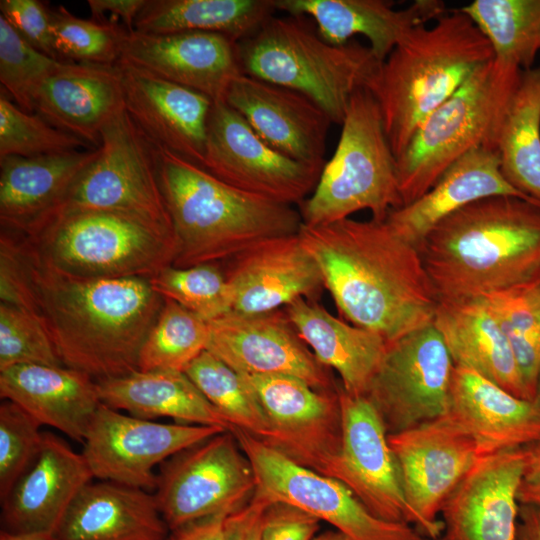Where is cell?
<instances>
[{"instance_id":"34","label":"cell","mask_w":540,"mask_h":540,"mask_svg":"<svg viewBox=\"0 0 540 540\" xmlns=\"http://www.w3.org/2000/svg\"><path fill=\"white\" fill-rule=\"evenodd\" d=\"M284 310L317 360L339 374L344 391L365 396L385 355L388 345L385 338L349 325L305 298L294 300Z\"/></svg>"},{"instance_id":"58","label":"cell","mask_w":540,"mask_h":540,"mask_svg":"<svg viewBox=\"0 0 540 540\" xmlns=\"http://www.w3.org/2000/svg\"><path fill=\"white\" fill-rule=\"evenodd\" d=\"M536 286L540 289V282Z\"/></svg>"},{"instance_id":"17","label":"cell","mask_w":540,"mask_h":540,"mask_svg":"<svg viewBox=\"0 0 540 540\" xmlns=\"http://www.w3.org/2000/svg\"><path fill=\"white\" fill-rule=\"evenodd\" d=\"M224 431L209 425L157 423L101 403L82 443V455L94 478L151 492L157 483L156 465Z\"/></svg>"},{"instance_id":"52","label":"cell","mask_w":540,"mask_h":540,"mask_svg":"<svg viewBox=\"0 0 540 540\" xmlns=\"http://www.w3.org/2000/svg\"><path fill=\"white\" fill-rule=\"evenodd\" d=\"M226 516L219 514L187 523L170 530L165 540H225Z\"/></svg>"},{"instance_id":"33","label":"cell","mask_w":540,"mask_h":540,"mask_svg":"<svg viewBox=\"0 0 540 540\" xmlns=\"http://www.w3.org/2000/svg\"><path fill=\"white\" fill-rule=\"evenodd\" d=\"M98 148L0 159L1 230L28 233L60 201Z\"/></svg>"},{"instance_id":"36","label":"cell","mask_w":540,"mask_h":540,"mask_svg":"<svg viewBox=\"0 0 540 540\" xmlns=\"http://www.w3.org/2000/svg\"><path fill=\"white\" fill-rule=\"evenodd\" d=\"M275 10V0H146L134 31L210 32L239 42L254 34Z\"/></svg>"},{"instance_id":"15","label":"cell","mask_w":540,"mask_h":540,"mask_svg":"<svg viewBox=\"0 0 540 540\" xmlns=\"http://www.w3.org/2000/svg\"><path fill=\"white\" fill-rule=\"evenodd\" d=\"M200 167L238 190L291 206L311 195L322 171L270 147L225 101L212 104Z\"/></svg>"},{"instance_id":"4","label":"cell","mask_w":540,"mask_h":540,"mask_svg":"<svg viewBox=\"0 0 540 540\" xmlns=\"http://www.w3.org/2000/svg\"><path fill=\"white\" fill-rule=\"evenodd\" d=\"M153 146L175 236L172 266L216 264L262 241L299 232L303 222L293 206L238 190L174 152Z\"/></svg>"},{"instance_id":"45","label":"cell","mask_w":540,"mask_h":540,"mask_svg":"<svg viewBox=\"0 0 540 540\" xmlns=\"http://www.w3.org/2000/svg\"><path fill=\"white\" fill-rule=\"evenodd\" d=\"M59 63L29 44L0 15V82L19 108L35 113L36 94Z\"/></svg>"},{"instance_id":"22","label":"cell","mask_w":540,"mask_h":540,"mask_svg":"<svg viewBox=\"0 0 540 540\" xmlns=\"http://www.w3.org/2000/svg\"><path fill=\"white\" fill-rule=\"evenodd\" d=\"M230 261L224 273L234 313L270 312L298 298L316 302L324 289L320 268L298 233L262 241Z\"/></svg>"},{"instance_id":"1","label":"cell","mask_w":540,"mask_h":540,"mask_svg":"<svg viewBox=\"0 0 540 540\" xmlns=\"http://www.w3.org/2000/svg\"><path fill=\"white\" fill-rule=\"evenodd\" d=\"M0 299L33 314L63 366L96 382L138 371L140 349L164 303L149 278L68 275L2 230Z\"/></svg>"},{"instance_id":"47","label":"cell","mask_w":540,"mask_h":540,"mask_svg":"<svg viewBox=\"0 0 540 540\" xmlns=\"http://www.w3.org/2000/svg\"><path fill=\"white\" fill-rule=\"evenodd\" d=\"M41 425L17 404L4 400L0 405V500L38 454L43 433Z\"/></svg>"},{"instance_id":"39","label":"cell","mask_w":540,"mask_h":540,"mask_svg":"<svg viewBox=\"0 0 540 540\" xmlns=\"http://www.w3.org/2000/svg\"><path fill=\"white\" fill-rule=\"evenodd\" d=\"M209 338L208 321L175 301L164 299L140 349L138 370L184 372L195 358L207 350Z\"/></svg>"},{"instance_id":"43","label":"cell","mask_w":540,"mask_h":540,"mask_svg":"<svg viewBox=\"0 0 540 540\" xmlns=\"http://www.w3.org/2000/svg\"><path fill=\"white\" fill-rule=\"evenodd\" d=\"M50 20L52 44L59 60L105 66H114L119 60L125 29L116 23L82 19L61 5L50 10Z\"/></svg>"},{"instance_id":"21","label":"cell","mask_w":540,"mask_h":540,"mask_svg":"<svg viewBox=\"0 0 540 540\" xmlns=\"http://www.w3.org/2000/svg\"><path fill=\"white\" fill-rule=\"evenodd\" d=\"M525 449L482 456L441 508L435 540H516Z\"/></svg>"},{"instance_id":"16","label":"cell","mask_w":540,"mask_h":540,"mask_svg":"<svg viewBox=\"0 0 540 540\" xmlns=\"http://www.w3.org/2000/svg\"><path fill=\"white\" fill-rule=\"evenodd\" d=\"M411 513V525L425 538L442 532L438 514L447 498L482 457L476 442L447 414L388 435Z\"/></svg>"},{"instance_id":"48","label":"cell","mask_w":540,"mask_h":540,"mask_svg":"<svg viewBox=\"0 0 540 540\" xmlns=\"http://www.w3.org/2000/svg\"><path fill=\"white\" fill-rule=\"evenodd\" d=\"M0 15L29 44L46 55L59 60L54 51L50 10L38 0H1Z\"/></svg>"},{"instance_id":"50","label":"cell","mask_w":540,"mask_h":540,"mask_svg":"<svg viewBox=\"0 0 540 540\" xmlns=\"http://www.w3.org/2000/svg\"><path fill=\"white\" fill-rule=\"evenodd\" d=\"M271 503L268 497L256 489L244 507L226 516L225 540H260L264 513Z\"/></svg>"},{"instance_id":"38","label":"cell","mask_w":540,"mask_h":540,"mask_svg":"<svg viewBox=\"0 0 540 540\" xmlns=\"http://www.w3.org/2000/svg\"><path fill=\"white\" fill-rule=\"evenodd\" d=\"M460 9L487 37L496 62L533 67L540 52V0H475Z\"/></svg>"},{"instance_id":"29","label":"cell","mask_w":540,"mask_h":540,"mask_svg":"<svg viewBox=\"0 0 540 540\" xmlns=\"http://www.w3.org/2000/svg\"><path fill=\"white\" fill-rule=\"evenodd\" d=\"M0 396L17 404L41 426L53 427L80 443L101 404L97 382L89 375L42 364L1 370Z\"/></svg>"},{"instance_id":"46","label":"cell","mask_w":540,"mask_h":540,"mask_svg":"<svg viewBox=\"0 0 540 540\" xmlns=\"http://www.w3.org/2000/svg\"><path fill=\"white\" fill-rule=\"evenodd\" d=\"M22 364L63 366L38 319L23 308L0 302V371Z\"/></svg>"},{"instance_id":"20","label":"cell","mask_w":540,"mask_h":540,"mask_svg":"<svg viewBox=\"0 0 540 540\" xmlns=\"http://www.w3.org/2000/svg\"><path fill=\"white\" fill-rule=\"evenodd\" d=\"M119 59L213 102L224 101L232 81L244 74L238 42L210 32L144 34L125 29Z\"/></svg>"},{"instance_id":"12","label":"cell","mask_w":540,"mask_h":540,"mask_svg":"<svg viewBox=\"0 0 540 540\" xmlns=\"http://www.w3.org/2000/svg\"><path fill=\"white\" fill-rule=\"evenodd\" d=\"M231 432L249 459L257 490L325 521L353 540H423L413 526L373 515L342 482L297 464L245 430Z\"/></svg>"},{"instance_id":"5","label":"cell","mask_w":540,"mask_h":540,"mask_svg":"<svg viewBox=\"0 0 540 540\" xmlns=\"http://www.w3.org/2000/svg\"><path fill=\"white\" fill-rule=\"evenodd\" d=\"M493 57L487 37L461 9L403 36L367 87L396 158L421 123Z\"/></svg>"},{"instance_id":"28","label":"cell","mask_w":540,"mask_h":540,"mask_svg":"<svg viewBox=\"0 0 540 540\" xmlns=\"http://www.w3.org/2000/svg\"><path fill=\"white\" fill-rule=\"evenodd\" d=\"M276 10L291 16H309L318 34L330 44L343 45L362 35L382 62L412 28L444 15L440 0H416L404 9H394L383 0H275Z\"/></svg>"},{"instance_id":"53","label":"cell","mask_w":540,"mask_h":540,"mask_svg":"<svg viewBox=\"0 0 540 540\" xmlns=\"http://www.w3.org/2000/svg\"><path fill=\"white\" fill-rule=\"evenodd\" d=\"M146 0H88V6L95 19L100 20L105 13L121 18L128 32L134 31L136 17Z\"/></svg>"},{"instance_id":"14","label":"cell","mask_w":540,"mask_h":540,"mask_svg":"<svg viewBox=\"0 0 540 540\" xmlns=\"http://www.w3.org/2000/svg\"><path fill=\"white\" fill-rule=\"evenodd\" d=\"M239 374L267 418L269 432L262 442L335 479L342 446L339 385L336 390L320 391L293 376Z\"/></svg>"},{"instance_id":"49","label":"cell","mask_w":540,"mask_h":540,"mask_svg":"<svg viewBox=\"0 0 540 540\" xmlns=\"http://www.w3.org/2000/svg\"><path fill=\"white\" fill-rule=\"evenodd\" d=\"M320 520L284 502H273L266 509L260 540H312Z\"/></svg>"},{"instance_id":"37","label":"cell","mask_w":540,"mask_h":540,"mask_svg":"<svg viewBox=\"0 0 540 540\" xmlns=\"http://www.w3.org/2000/svg\"><path fill=\"white\" fill-rule=\"evenodd\" d=\"M496 151L505 180L540 203V66L521 71L501 121Z\"/></svg>"},{"instance_id":"40","label":"cell","mask_w":540,"mask_h":540,"mask_svg":"<svg viewBox=\"0 0 540 540\" xmlns=\"http://www.w3.org/2000/svg\"><path fill=\"white\" fill-rule=\"evenodd\" d=\"M184 372L231 429L245 430L261 441L267 437L269 425L259 401L243 377L228 364L205 350Z\"/></svg>"},{"instance_id":"35","label":"cell","mask_w":540,"mask_h":540,"mask_svg":"<svg viewBox=\"0 0 540 540\" xmlns=\"http://www.w3.org/2000/svg\"><path fill=\"white\" fill-rule=\"evenodd\" d=\"M102 404L130 415L152 419L169 417L179 423L221 427L231 425L180 371H135L97 382Z\"/></svg>"},{"instance_id":"55","label":"cell","mask_w":540,"mask_h":540,"mask_svg":"<svg viewBox=\"0 0 540 540\" xmlns=\"http://www.w3.org/2000/svg\"><path fill=\"white\" fill-rule=\"evenodd\" d=\"M0 540H60L53 533L10 534L0 532Z\"/></svg>"},{"instance_id":"13","label":"cell","mask_w":540,"mask_h":540,"mask_svg":"<svg viewBox=\"0 0 540 540\" xmlns=\"http://www.w3.org/2000/svg\"><path fill=\"white\" fill-rule=\"evenodd\" d=\"M454 367L433 323L388 343L365 394L388 435L448 413Z\"/></svg>"},{"instance_id":"6","label":"cell","mask_w":540,"mask_h":540,"mask_svg":"<svg viewBox=\"0 0 540 540\" xmlns=\"http://www.w3.org/2000/svg\"><path fill=\"white\" fill-rule=\"evenodd\" d=\"M304 19L272 16L239 41L243 73L305 95L341 125L350 98L367 89L381 62L356 40L328 43Z\"/></svg>"},{"instance_id":"57","label":"cell","mask_w":540,"mask_h":540,"mask_svg":"<svg viewBox=\"0 0 540 540\" xmlns=\"http://www.w3.org/2000/svg\"><path fill=\"white\" fill-rule=\"evenodd\" d=\"M533 400L540 406V371L537 376Z\"/></svg>"},{"instance_id":"9","label":"cell","mask_w":540,"mask_h":540,"mask_svg":"<svg viewBox=\"0 0 540 540\" xmlns=\"http://www.w3.org/2000/svg\"><path fill=\"white\" fill-rule=\"evenodd\" d=\"M341 135L331 159L325 162L317 185L300 204L303 224L320 226L368 209L384 221L403 205L397 159L388 142L382 115L367 89L350 98Z\"/></svg>"},{"instance_id":"3","label":"cell","mask_w":540,"mask_h":540,"mask_svg":"<svg viewBox=\"0 0 540 540\" xmlns=\"http://www.w3.org/2000/svg\"><path fill=\"white\" fill-rule=\"evenodd\" d=\"M438 301L479 298L540 282V203L492 196L439 222L419 245Z\"/></svg>"},{"instance_id":"27","label":"cell","mask_w":540,"mask_h":540,"mask_svg":"<svg viewBox=\"0 0 540 540\" xmlns=\"http://www.w3.org/2000/svg\"><path fill=\"white\" fill-rule=\"evenodd\" d=\"M447 415L476 442L482 456L540 440V406L478 373L453 371Z\"/></svg>"},{"instance_id":"51","label":"cell","mask_w":540,"mask_h":540,"mask_svg":"<svg viewBox=\"0 0 540 540\" xmlns=\"http://www.w3.org/2000/svg\"><path fill=\"white\" fill-rule=\"evenodd\" d=\"M525 462L517 490L520 505L540 508V440L524 447Z\"/></svg>"},{"instance_id":"44","label":"cell","mask_w":540,"mask_h":540,"mask_svg":"<svg viewBox=\"0 0 540 540\" xmlns=\"http://www.w3.org/2000/svg\"><path fill=\"white\" fill-rule=\"evenodd\" d=\"M91 147L79 137L60 130L38 114L28 113L0 96V159L36 157Z\"/></svg>"},{"instance_id":"42","label":"cell","mask_w":540,"mask_h":540,"mask_svg":"<svg viewBox=\"0 0 540 540\" xmlns=\"http://www.w3.org/2000/svg\"><path fill=\"white\" fill-rule=\"evenodd\" d=\"M152 288L206 321L231 312L229 285L216 264L168 266L149 278Z\"/></svg>"},{"instance_id":"56","label":"cell","mask_w":540,"mask_h":540,"mask_svg":"<svg viewBox=\"0 0 540 540\" xmlns=\"http://www.w3.org/2000/svg\"><path fill=\"white\" fill-rule=\"evenodd\" d=\"M312 540H353V539L338 530H335V531L329 530L315 536Z\"/></svg>"},{"instance_id":"31","label":"cell","mask_w":540,"mask_h":540,"mask_svg":"<svg viewBox=\"0 0 540 540\" xmlns=\"http://www.w3.org/2000/svg\"><path fill=\"white\" fill-rule=\"evenodd\" d=\"M169 532L154 494L102 480L82 488L54 534L60 540H165Z\"/></svg>"},{"instance_id":"18","label":"cell","mask_w":540,"mask_h":540,"mask_svg":"<svg viewBox=\"0 0 540 540\" xmlns=\"http://www.w3.org/2000/svg\"><path fill=\"white\" fill-rule=\"evenodd\" d=\"M208 322L207 350L236 372L293 376L320 391L338 388L339 382L300 338L284 308L259 314L229 312Z\"/></svg>"},{"instance_id":"30","label":"cell","mask_w":540,"mask_h":540,"mask_svg":"<svg viewBox=\"0 0 540 540\" xmlns=\"http://www.w3.org/2000/svg\"><path fill=\"white\" fill-rule=\"evenodd\" d=\"M499 195L530 200L505 180L497 151L478 147L453 163L421 197L392 209L384 221L399 237L418 248L447 216L470 203Z\"/></svg>"},{"instance_id":"26","label":"cell","mask_w":540,"mask_h":540,"mask_svg":"<svg viewBox=\"0 0 540 540\" xmlns=\"http://www.w3.org/2000/svg\"><path fill=\"white\" fill-rule=\"evenodd\" d=\"M124 108L116 65L60 61L35 97V113L94 148L100 147L103 128Z\"/></svg>"},{"instance_id":"54","label":"cell","mask_w":540,"mask_h":540,"mask_svg":"<svg viewBox=\"0 0 540 540\" xmlns=\"http://www.w3.org/2000/svg\"><path fill=\"white\" fill-rule=\"evenodd\" d=\"M516 540H540V508L519 504Z\"/></svg>"},{"instance_id":"8","label":"cell","mask_w":540,"mask_h":540,"mask_svg":"<svg viewBox=\"0 0 540 540\" xmlns=\"http://www.w3.org/2000/svg\"><path fill=\"white\" fill-rule=\"evenodd\" d=\"M521 71L494 59L486 62L421 123L396 158L403 205L425 194L468 152L478 147L496 150L501 121Z\"/></svg>"},{"instance_id":"2","label":"cell","mask_w":540,"mask_h":540,"mask_svg":"<svg viewBox=\"0 0 540 540\" xmlns=\"http://www.w3.org/2000/svg\"><path fill=\"white\" fill-rule=\"evenodd\" d=\"M298 235L353 325L390 343L433 323L439 301L420 252L385 221L302 223Z\"/></svg>"},{"instance_id":"41","label":"cell","mask_w":540,"mask_h":540,"mask_svg":"<svg viewBox=\"0 0 540 540\" xmlns=\"http://www.w3.org/2000/svg\"><path fill=\"white\" fill-rule=\"evenodd\" d=\"M479 298L485 301L504 331L533 400L540 371V289L534 285Z\"/></svg>"},{"instance_id":"32","label":"cell","mask_w":540,"mask_h":540,"mask_svg":"<svg viewBox=\"0 0 540 540\" xmlns=\"http://www.w3.org/2000/svg\"><path fill=\"white\" fill-rule=\"evenodd\" d=\"M433 324L455 366L470 369L519 398L532 400L509 341L482 298L439 301Z\"/></svg>"},{"instance_id":"19","label":"cell","mask_w":540,"mask_h":540,"mask_svg":"<svg viewBox=\"0 0 540 540\" xmlns=\"http://www.w3.org/2000/svg\"><path fill=\"white\" fill-rule=\"evenodd\" d=\"M342 446L336 480L376 517L411 525L397 461L385 426L366 396L347 393L339 382Z\"/></svg>"},{"instance_id":"11","label":"cell","mask_w":540,"mask_h":540,"mask_svg":"<svg viewBox=\"0 0 540 540\" xmlns=\"http://www.w3.org/2000/svg\"><path fill=\"white\" fill-rule=\"evenodd\" d=\"M257 488L251 463L231 431L183 449L159 465L155 499L170 530L244 507Z\"/></svg>"},{"instance_id":"10","label":"cell","mask_w":540,"mask_h":540,"mask_svg":"<svg viewBox=\"0 0 540 540\" xmlns=\"http://www.w3.org/2000/svg\"><path fill=\"white\" fill-rule=\"evenodd\" d=\"M98 149L97 157L43 219L72 210L117 211L144 218L174 233L153 143L125 108L103 128Z\"/></svg>"},{"instance_id":"7","label":"cell","mask_w":540,"mask_h":540,"mask_svg":"<svg viewBox=\"0 0 540 540\" xmlns=\"http://www.w3.org/2000/svg\"><path fill=\"white\" fill-rule=\"evenodd\" d=\"M18 236L47 266L86 279L150 278L173 264L176 249L172 231L105 210L58 212Z\"/></svg>"},{"instance_id":"24","label":"cell","mask_w":540,"mask_h":540,"mask_svg":"<svg viewBox=\"0 0 540 540\" xmlns=\"http://www.w3.org/2000/svg\"><path fill=\"white\" fill-rule=\"evenodd\" d=\"M125 109L153 143L201 166L213 101L189 88L118 60Z\"/></svg>"},{"instance_id":"25","label":"cell","mask_w":540,"mask_h":540,"mask_svg":"<svg viewBox=\"0 0 540 540\" xmlns=\"http://www.w3.org/2000/svg\"><path fill=\"white\" fill-rule=\"evenodd\" d=\"M94 478L82 453L44 432L41 448L1 501V531L55 533L69 506Z\"/></svg>"},{"instance_id":"23","label":"cell","mask_w":540,"mask_h":540,"mask_svg":"<svg viewBox=\"0 0 540 540\" xmlns=\"http://www.w3.org/2000/svg\"><path fill=\"white\" fill-rule=\"evenodd\" d=\"M224 101L270 147L300 163L323 168L332 121L311 99L241 74L230 84Z\"/></svg>"},{"instance_id":"59","label":"cell","mask_w":540,"mask_h":540,"mask_svg":"<svg viewBox=\"0 0 540 540\" xmlns=\"http://www.w3.org/2000/svg\"><path fill=\"white\" fill-rule=\"evenodd\" d=\"M423 540H431V539H429V538H424Z\"/></svg>"}]
</instances>
